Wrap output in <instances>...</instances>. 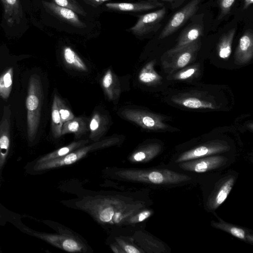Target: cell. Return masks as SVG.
Segmentation results:
<instances>
[{
	"label": "cell",
	"mask_w": 253,
	"mask_h": 253,
	"mask_svg": "<svg viewBox=\"0 0 253 253\" xmlns=\"http://www.w3.org/2000/svg\"><path fill=\"white\" fill-rule=\"evenodd\" d=\"M63 123L57 106L56 99L54 95L51 107V131L55 138H59L61 135Z\"/></svg>",
	"instance_id": "f1b7e54d"
},
{
	"label": "cell",
	"mask_w": 253,
	"mask_h": 253,
	"mask_svg": "<svg viewBox=\"0 0 253 253\" xmlns=\"http://www.w3.org/2000/svg\"><path fill=\"white\" fill-rule=\"evenodd\" d=\"M42 99L41 79L37 75H33L29 80L26 100L27 134L30 141L35 139L39 128Z\"/></svg>",
	"instance_id": "3957f363"
},
{
	"label": "cell",
	"mask_w": 253,
	"mask_h": 253,
	"mask_svg": "<svg viewBox=\"0 0 253 253\" xmlns=\"http://www.w3.org/2000/svg\"><path fill=\"white\" fill-rule=\"evenodd\" d=\"M167 12L165 6L150 12L139 15L135 24L126 31L138 37H142L157 31Z\"/></svg>",
	"instance_id": "8992f818"
},
{
	"label": "cell",
	"mask_w": 253,
	"mask_h": 253,
	"mask_svg": "<svg viewBox=\"0 0 253 253\" xmlns=\"http://www.w3.org/2000/svg\"><path fill=\"white\" fill-rule=\"evenodd\" d=\"M197 71L196 68L192 67L181 71L176 75L175 78L178 80H185L192 77Z\"/></svg>",
	"instance_id": "e575fe53"
},
{
	"label": "cell",
	"mask_w": 253,
	"mask_h": 253,
	"mask_svg": "<svg viewBox=\"0 0 253 253\" xmlns=\"http://www.w3.org/2000/svg\"><path fill=\"white\" fill-rule=\"evenodd\" d=\"M229 149V146L225 142L221 141L209 142L182 153L177 157L175 162L178 164L191 160L219 154L228 151Z\"/></svg>",
	"instance_id": "30bf717a"
},
{
	"label": "cell",
	"mask_w": 253,
	"mask_h": 253,
	"mask_svg": "<svg viewBox=\"0 0 253 253\" xmlns=\"http://www.w3.org/2000/svg\"><path fill=\"white\" fill-rule=\"evenodd\" d=\"M121 114L126 120L145 129L159 130L167 127L160 116L146 111L128 109L122 111Z\"/></svg>",
	"instance_id": "9c48e42d"
},
{
	"label": "cell",
	"mask_w": 253,
	"mask_h": 253,
	"mask_svg": "<svg viewBox=\"0 0 253 253\" xmlns=\"http://www.w3.org/2000/svg\"><path fill=\"white\" fill-rule=\"evenodd\" d=\"M4 9V18L9 26L19 24L23 17L20 0H0Z\"/></svg>",
	"instance_id": "d6986e66"
},
{
	"label": "cell",
	"mask_w": 253,
	"mask_h": 253,
	"mask_svg": "<svg viewBox=\"0 0 253 253\" xmlns=\"http://www.w3.org/2000/svg\"><path fill=\"white\" fill-rule=\"evenodd\" d=\"M161 149V146L158 143L148 144L134 151L128 159L131 163H146L157 156Z\"/></svg>",
	"instance_id": "ffe728a7"
},
{
	"label": "cell",
	"mask_w": 253,
	"mask_h": 253,
	"mask_svg": "<svg viewBox=\"0 0 253 253\" xmlns=\"http://www.w3.org/2000/svg\"><path fill=\"white\" fill-rule=\"evenodd\" d=\"M109 125L108 118L98 112L93 114L89 121V138L97 141L105 134Z\"/></svg>",
	"instance_id": "e0dca14e"
},
{
	"label": "cell",
	"mask_w": 253,
	"mask_h": 253,
	"mask_svg": "<svg viewBox=\"0 0 253 253\" xmlns=\"http://www.w3.org/2000/svg\"><path fill=\"white\" fill-rule=\"evenodd\" d=\"M56 4L68 8L75 11L77 14L83 16H86V12L83 7L76 0H52Z\"/></svg>",
	"instance_id": "4dcf8cb0"
},
{
	"label": "cell",
	"mask_w": 253,
	"mask_h": 253,
	"mask_svg": "<svg viewBox=\"0 0 253 253\" xmlns=\"http://www.w3.org/2000/svg\"><path fill=\"white\" fill-rule=\"evenodd\" d=\"M253 3V0H244L243 9H247Z\"/></svg>",
	"instance_id": "74e56055"
},
{
	"label": "cell",
	"mask_w": 253,
	"mask_h": 253,
	"mask_svg": "<svg viewBox=\"0 0 253 253\" xmlns=\"http://www.w3.org/2000/svg\"><path fill=\"white\" fill-rule=\"evenodd\" d=\"M107 0H84L85 3L94 7H97Z\"/></svg>",
	"instance_id": "8d00e7d4"
},
{
	"label": "cell",
	"mask_w": 253,
	"mask_h": 253,
	"mask_svg": "<svg viewBox=\"0 0 253 253\" xmlns=\"http://www.w3.org/2000/svg\"><path fill=\"white\" fill-rule=\"evenodd\" d=\"M101 84L110 100H114L119 96L121 92L120 84L118 78L110 69H108L103 75Z\"/></svg>",
	"instance_id": "7402d4cb"
},
{
	"label": "cell",
	"mask_w": 253,
	"mask_h": 253,
	"mask_svg": "<svg viewBox=\"0 0 253 253\" xmlns=\"http://www.w3.org/2000/svg\"><path fill=\"white\" fill-rule=\"evenodd\" d=\"M203 30L201 24L189 25L180 33L176 45L169 50L168 53L169 55L174 53L198 40L202 36Z\"/></svg>",
	"instance_id": "9a60e30c"
},
{
	"label": "cell",
	"mask_w": 253,
	"mask_h": 253,
	"mask_svg": "<svg viewBox=\"0 0 253 253\" xmlns=\"http://www.w3.org/2000/svg\"><path fill=\"white\" fill-rule=\"evenodd\" d=\"M153 214V211L149 209L141 210L130 216L126 222L125 225L132 224L142 222Z\"/></svg>",
	"instance_id": "1f68e13d"
},
{
	"label": "cell",
	"mask_w": 253,
	"mask_h": 253,
	"mask_svg": "<svg viewBox=\"0 0 253 253\" xmlns=\"http://www.w3.org/2000/svg\"><path fill=\"white\" fill-rule=\"evenodd\" d=\"M33 235L68 252H84L86 250L84 244L81 239L68 230L59 234L34 232Z\"/></svg>",
	"instance_id": "5b68a950"
},
{
	"label": "cell",
	"mask_w": 253,
	"mask_h": 253,
	"mask_svg": "<svg viewBox=\"0 0 253 253\" xmlns=\"http://www.w3.org/2000/svg\"><path fill=\"white\" fill-rule=\"evenodd\" d=\"M120 140L117 137H112L94 142L90 145L78 148L62 157L37 164L35 169L36 170H42L72 165L90 152L116 145Z\"/></svg>",
	"instance_id": "277c9868"
},
{
	"label": "cell",
	"mask_w": 253,
	"mask_h": 253,
	"mask_svg": "<svg viewBox=\"0 0 253 253\" xmlns=\"http://www.w3.org/2000/svg\"><path fill=\"white\" fill-rule=\"evenodd\" d=\"M235 32V29L232 28L222 35L220 38L217 46L218 54L220 58L225 59L230 56Z\"/></svg>",
	"instance_id": "cb8c5ba5"
},
{
	"label": "cell",
	"mask_w": 253,
	"mask_h": 253,
	"mask_svg": "<svg viewBox=\"0 0 253 253\" xmlns=\"http://www.w3.org/2000/svg\"><path fill=\"white\" fill-rule=\"evenodd\" d=\"M88 142L89 140L88 139H82L73 142L67 146L61 147L42 157L37 161V164L62 157L72 151L85 145Z\"/></svg>",
	"instance_id": "603a6c76"
},
{
	"label": "cell",
	"mask_w": 253,
	"mask_h": 253,
	"mask_svg": "<svg viewBox=\"0 0 253 253\" xmlns=\"http://www.w3.org/2000/svg\"><path fill=\"white\" fill-rule=\"evenodd\" d=\"M42 4L49 13L60 20L78 28L86 27V25L80 19L77 13L72 9L59 6L53 2L42 1Z\"/></svg>",
	"instance_id": "7c38bea8"
},
{
	"label": "cell",
	"mask_w": 253,
	"mask_h": 253,
	"mask_svg": "<svg viewBox=\"0 0 253 253\" xmlns=\"http://www.w3.org/2000/svg\"><path fill=\"white\" fill-rule=\"evenodd\" d=\"M116 175L130 181L158 185H174L191 179L186 174L168 169H122Z\"/></svg>",
	"instance_id": "7a4b0ae2"
},
{
	"label": "cell",
	"mask_w": 253,
	"mask_h": 253,
	"mask_svg": "<svg viewBox=\"0 0 253 253\" xmlns=\"http://www.w3.org/2000/svg\"><path fill=\"white\" fill-rule=\"evenodd\" d=\"M116 242L118 245L122 249L124 253H140L144 252L138 248L121 238H117Z\"/></svg>",
	"instance_id": "836d02e7"
},
{
	"label": "cell",
	"mask_w": 253,
	"mask_h": 253,
	"mask_svg": "<svg viewBox=\"0 0 253 253\" xmlns=\"http://www.w3.org/2000/svg\"><path fill=\"white\" fill-rule=\"evenodd\" d=\"M111 249L112 251L115 253H124L122 249L117 245L111 246Z\"/></svg>",
	"instance_id": "f35d334b"
},
{
	"label": "cell",
	"mask_w": 253,
	"mask_h": 253,
	"mask_svg": "<svg viewBox=\"0 0 253 253\" xmlns=\"http://www.w3.org/2000/svg\"><path fill=\"white\" fill-rule=\"evenodd\" d=\"M106 7L118 12H137L147 11L164 6V3L158 1H141L136 2H109Z\"/></svg>",
	"instance_id": "4fadbf2b"
},
{
	"label": "cell",
	"mask_w": 253,
	"mask_h": 253,
	"mask_svg": "<svg viewBox=\"0 0 253 253\" xmlns=\"http://www.w3.org/2000/svg\"><path fill=\"white\" fill-rule=\"evenodd\" d=\"M155 61H150L142 69L138 75V79L140 82L145 84H151L158 82L162 79L155 70Z\"/></svg>",
	"instance_id": "484cf974"
},
{
	"label": "cell",
	"mask_w": 253,
	"mask_h": 253,
	"mask_svg": "<svg viewBox=\"0 0 253 253\" xmlns=\"http://www.w3.org/2000/svg\"><path fill=\"white\" fill-rule=\"evenodd\" d=\"M62 56L65 62L70 67L81 71H87V67L78 54L70 46H64Z\"/></svg>",
	"instance_id": "d4e9b609"
},
{
	"label": "cell",
	"mask_w": 253,
	"mask_h": 253,
	"mask_svg": "<svg viewBox=\"0 0 253 253\" xmlns=\"http://www.w3.org/2000/svg\"><path fill=\"white\" fill-rule=\"evenodd\" d=\"M228 159L221 155H211L178 163L182 170L196 173H204L216 170L224 166Z\"/></svg>",
	"instance_id": "ba28073f"
},
{
	"label": "cell",
	"mask_w": 253,
	"mask_h": 253,
	"mask_svg": "<svg viewBox=\"0 0 253 253\" xmlns=\"http://www.w3.org/2000/svg\"><path fill=\"white\" fill-rule=\"evenodd\" d=\"M253 56V34L252 30H248L239 39L235 51L236 61L239 64L249 62Z\"/></svg>",
	"instance_id": "2e32d148"
},
{
	"label": "cell",
	"mask_w": 253,
	"mask_h": 253,
	"mask_svg": "<svg viewBox=\"0 0 253 253\" xmlns=\"http://www.w3.org/2000/svg\"><path fill=\"white\" fill-rule=\"evenodd\" d=\"M236 179L235 175L229 174L218 181L207 201V210L213 211L223 204L230 194Z\"/></svg>",
	"instance_id": "8fae6325"
},
{
	"label": "cell",
	"mask_w": 253,
	"mask_h": 253,
	"mask_svg": "<svg viewBox=\"0 0 253 253\" xmlns=\"http://www.w3.org/2000/svg\"><path fill=\"white\" fill-rule=\"evenodd\" d=\"M174 101L190 109H214L215 108V105L212 103L195 97L184 98Z\"/></svg>",
	"instance_id": "83f0119b"
},
{
	"label": "cell",
	"mask_w": 253,
	"mask_h": 253,
	"mask_svg": "<svg viewBox=\"0 0 253 253\" xmlns=\"http://www.w3.org/2000/svg\"><path fill=\"white\" fill-rule=\"evenodd\" d=\"M54 96L56 99L58 110L63 124L64 123L73 119L75 116L71 110L65 104L63 100L57 94H55Z\"/></svg>",
	"instance_id": "f546056e"
},
{
	"label": "cell",
	"mask_w": 253,
	"mask_h": 253,
	"mask_svg": "<svg viewBox=\"0 0 253 253\" xmlns=\"http://www.w3.org/2000/svg\"><path fill=\"white\" fill-rule=\"evenodd\" d=\"M89 121L85 117H74L63 124L61 135L74 133L76 138H80L89 131Z\"/></svg>",
	"instance_id": "44dd1931"
},
{
	"label": "cell",
	"mask_w": 253,
	"mask_h": 253,
	"mask_svg": "<svg viewBox=\"0 0 253 253\" xmlns=\"http://www.w3.org/2000/svg\"><path fill=\"white\" fill-rule=\"evenodd\" d=\"M13 70L10 67L0 76V96L7 99L11 92L13 83Z\"/></svg>",
	"instance_id": "4316f807"
},
{
	"label": "cell",
	"mask_w": 253,
	"mask_h": 253,
	"mask_svg": "<svg viewBox=\"0 0 253 253\" xmlns=\"http://www.w3.org/2000/svg\"><path fill=\"white\" fill-rule=\"evenodd\" d=\"M141 1H165L170 4V7L175 9L179 7L182 4H183L186 0H138Z\"/></svg>",
	"instance_id": "d590c367"
},
{
	"label": "cell",
	"mask_w": 253,
	"mask_h": 253,
	"mask_svg": "<svg viewBox=\"0 0 253 253\" xmlns=\"http://www.w3.org/2000/svg\"><path fill=\"white\" fill-rule=\"evenodd\" d=\"M236 0H218L220 13L219 19L223 18L230 11Z\"/></svg>",
	"instance_id": "d6a6232c"
},
{
	"label": "cell",
	"mask_w": 253,
	"mask_h": 253,
	"mask_svg": "<svg viewBox=\"0 0 253 253\" xmlns=\"http://www.w3.org/2000/svg\"><path fill=\"white\" fill-rule=\"evenodd\" d=\"M83 201L78 206L103 224L125 225L143 207L140 203L119 195H97Z\"/></svg>",
	"instance_id": "6da1fadb"
},
{
	"label": "cell",
	"mask_w": 253,
	"mask_h": 253,
	"mask_svg": "<svg viewBox=\"0 0 253 253\" xmlns=\"http://www.w3.org/2000/svg\"><path fill=\"white\" fill-rule=\"evenodd\" d=\"M10 119L8 108L4 110L0 122V169L8 156L10 145Z\"/></svg>",
	"instance_id": "5bb4252c"
},
{
	"label": "cell",
	"mask_w": 253,
	"mask_h": 253,
	"mask_svg": "<svg viewBox=\"0 0 253 253\" xmlns=\"http://www.w3.org/2000/svg\"><path fill=\"white\" fill-rule=\"evenodd\" d=\"M202 0H191L176 11L161 32L159 39H164L180 29L197 12Z\"/></svg>",
	"instance_id": "52a82bcc"
},
{
	"label": "cell",
	"mask_w": 253,
	"mask_h": 253,
	"mask_svg": "<svg viewBox=\"0 0 253 253\" xmlns=\"http://www.w3.org/2000/svg\"><path fill=\"white\" fill-rule=\"evenodd\" d=\"M218 221H212L211 225L213 227L223 230L230 235L245 242L252 244L253 236L249 230L240 226L226 222L218 217Z\"/></svg>",
	"instance_id": "ac0fdd59"
}]
</instances>
